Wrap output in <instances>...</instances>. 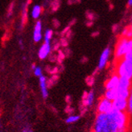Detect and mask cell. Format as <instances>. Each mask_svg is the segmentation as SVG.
<instances>
[{
  "instance_id": "8fae6325",
  "label": "cell",
  "mask_w": 132,
  "mask_h": 132,
  "mask_svg": "<svg viewBox=\"0 0 132 132\" xmlns=\"http://www.w3.org/2000/svg\"><path fill=\"white\" fill-rule=\"evenodd\" d=\"M39 87H40L41 94L44 98H47L48 96V86H47V79L46 77L42 75L39 77Z\"/></svg>"
},
{
  "instance_id": "4fadbf2b",
  "label": "cell",
  "mask_w": 132,
  "mask_h": 132,
  "mask_svg": "<svg viewBox=\"0 0 132 132\" xmlns=\"http://www.w3.org/2000/svg\"><path fill=\"white\" fill-rule=\"evenodd\" d=\"M105 98H106L107 100L113 102L114 100L118 97V93H117V89H106L104 94L103 96Z\"/></svg>"
},
{
  "instance_id": "277c9868",
  "label": "cell",
  "mask_w": 132,
  "mask_h": 132,
  "mask_svg": "<svg viewBox=\"0 0 132 132\" xmlns=\"http://www.w3.org/2000/svg\"><path fill=\"white\" fill-rule=\"evenodd\" d=\"M112 110H113L112 102L107 100L104 97H102L97 104V114H108Z\"/></svg>"
},
{
  "instance_id": "d6986e66",
  "label": "cell",
  "mask_w": 132,
  "mask_h": 132,
  "mask_svg": "<svg viewBox=\"0 0 132 132\" xmlns=\"http://www.w3.org/2000/svg\"><path fill=\"white\" fill-rule=\"evenodd\" d=\"M124 60H127V61H131L132 62V48L127 52V53L124 56V57L122 58Z\"/></svg>"
},
{
  "instance_id": "8992f818",
  "label": "cell",
  "mask_w": 132,
  "mask_h": 132,
  "mask_svg": "<svg viewBox=\"0 0 132 132\" xmlns=\"http://www.w3.org/2000/svg\"><path fill=\"white\" fill-rule=\"evenodd\" d=\"M113 109L118 111H127V99H123L121 97H117L115 100L112 102Z\"/></svg>"
},
{
  "instance_id": "ba28073f",
  "label": "cell",
  "mask_w": 132,
  "mask_h": 132,
  "mask_svg": "<svg viewBox=\"0 0 132 132\" xmlns=\"http://www.w3.org/2000/svg\"><path fill=\"white\" fill-rule=\"evenodd\" d=\"M132 81L127 77H119V83L117 87L118 91L128 90L130 89Z\"/></svg>"
},
{
  "instance_id": "5bb4252c",
  "label": "cell",
  "mask_w": 132,
  "mask_h": 132,
  "mask_svg": "<svg viewBox=\"0 0 132 132\" xmlns=\"http://www.w3.org/2000/svg\"><path fill=\"white\" fill-rule=\"evenodd\" d=\"M40 13H41V7L39 5H35L34 7L32 9V11H31L32 18L38 19L39 17V15H40Z\"/></svg>"
},
{
  "instance_id": "e0dca14e",
  "label": "cell",
  "mask_w": 132,
  "mask_h": 132,
  "mask_svg": "<svg viewBox=\"0 0 132 132\" xmlns=\"http://www.w3.org/2000/svg\"><path fill=\"white\" fill-rule=\"evenodd\" d=\"M127 114L132 116V94H130L129 97L127 98Z\"/></svg>"
},
{
  "instance_id": "6da1fadb",
  "label": "cell",
  "mask_w": 132,
  "mask_h": 132,
  "mask_svg": "<svg viewBox=\"0 0 132 132\" xmlns=\"http://www.w3.org/2000/svg\"><path fill=\"white\" fill-rule=\"evenodd\" d=\"M118 127L109 114H97L93 132H117Z\"/></svg>"
},
{
  "instance_id": "603a6c76",
  "label": "cell",
  "mask_w": 132,
  "mask_h": 132,
  "mask_svg": "<svg viewBox=\"0 0 132 132\" xmlns=\"http://www.w3.org/2000/svg\"><path fill=\"white\" fill-rule=\"evenodd\" d=\"M23 132H31V130H29V129H25V130H23Z\"/></svg>"
},
{
  "instance_id": "9c48e42d",
  "label": "cell",
  "mask_w": 132,
  "mask_h": 132,
  "mask_svg": "<svg viewBox=\"0 0 132 132\" xmlns=\"http://www.w3.org/2000/svg\"><path fill=\"white\" fill-rule=\"evenodd\" d=\"M42 23L40 20H38L36 23L34 31H33V40L35 42H39L42 39Z\"/></svg>"
},
{
  "instance_id": "44dd1931",
  "label": "cell",
  "mask_w": 132,
  "mask_h": 132,
  "mask_svg": "<svg viewBox=\"0 0 132 132\" xmlns=\"http://www.w3.org/2000/svg\"><path fill=\"white\" fill-rule=\"evenodd\" d=\"M132 6V0H128V3H127V6L128 7H130Z\"/></svg>"
},
{
  "instance_id": "7c38bea8",
  "label": "cell",
  "mask_w": 132,
  "mask_h": 132,
  "mask_svg": "<svg viewBox=\"0 0 132 132\" xmlns=\"http://www.w3.org/2000/svg\"><path fill=\"white\" fill-rule=\"evenodd\" d=\"M94 101V93L93 90H90L88 93H85L83 97V105L85 107L91 106Z\"/></svg>"
},
{
  "instance_id": "ac0fdd59",
  "label": "cell",
  "mask_w": 132,
  "mask_h": 132,
  "mask_svg": "<svg viewBox=\"0 0 132 132\" xmlns=\"http://www.w3.org/2000/svg\"><path fill=\"white\" fill-rule=\"evenodd\" d=\"M33 71H34L35 76H36L38 77H39L40 76L43 75V73H42V69L40 67H39V66H36V67L34 69H33Z\"/></svg>"
},
{
  "instance_id": "5b68a950",
  "label": "cell",
  "mask_w": 132,
  "mask_h": 132,
  "mask_svg": "<svg viewBox=\"0 0 132 132\" xmlns=\"http://www.w3.org/2000/svg\"><path fill=\"white\" fill-rule=\"evenodd\" d=\"M110 54H111V48L110 47L105 48L103 50V52H102V54L100 56V58H99V61L97 64V69L99 70L105 69V67L106 66L107 62L109 61Z\"/></svg>"
},
{
  "instance_id": "2e32d148",
  "label": "cell",
  "mask_w": 132,
  "mask_h": 132,
  "mask_svg": "<svg viewBox=\"0 0 132 132\" xmlns=\"http://www.w3.org/2000/svg\"><path fill=\"white\" fill-rule=\"evenodd\" d=\"M52 35H53L52 30H51V29L46 30L45 34H44V42L50 44V41H51V39L52 37Z\"/></svg>"
},
{
  "instance_id": "7a4b0ae2",
  "label": "cell",
  "mask_w": 132,
  "mask_h": 132,
  "mask_svg": "<svg viewBox=\"0 0 132 132\" xmlns=\"http://www.w3.org/2000/svg\"><path fill=\"white\" fill-rule=\"evenodd\" d=\"M132 48V39H129L124 36H122L117 43L114 56L117 60H121L127 52Z\"/></svg>"
},
{
  "instance_id": "d4e9b609",
  "label": "cell",
  "mask_w": 132,
  "mask_h": 132,
  "mask_svg": "<svg viewBox=\"0 0 132 132\" xmlns=\"http://www.w3.org/2000/svg\"><path fill=\"white\" fill-rule=\"evenodd\" d=\"M129 28H130V30H132V23H131V25H130V27H129Z\"/></svg>"
},
{
  "instance_id": "30bf717a",
  "label": "cell",
  "mask_w": 132,
  "mask_h": 132,
  "mask_svg": "<svg viewBox=\"0 0 132 132\" xmlns=\"http://www.w3.org/2000/svg\"><path fill=\"white\" fill-rule=\"evenodd\" d=\"M51 52V45L48 43H44L42 44V46L40 47L38 52V56L39 58L41 59V60H44L46 57L48 56V54L50 53Z\"/></svg>"
},
{
  "instance_id": "3957f363",
  "label": "cell",
  "mask_w": 132,
  "mask_h": 132,
  "mask_svg": "<svg viewBox=\"0 0 132 132\" xmlns=\"http://www.w3.org/2000/svg\"><path fill=\"white\" fill-rule=\"evenodd\" d=\"M116 74L119 77H127L132 81V62L121 59L117 66Z\"/></svg>"
},
{
  "instance_id": "9a60e30c",
  "label": "cell",
  "mask_w": 132,
  "mask_h": 132,
  "mask_svg": "<svg viewBox=\"0 0 132 132\" xmlns=\"http://www.w3.org/2000/svg\"><path fill=\"white\" fill-rule=\"evenodd\" d=\"M79 119H80V116L79 115H70L65 119V122L67 124H72L77 122Z\"/></svg>"
},
{
  "instance_id": "cb8c5ba5",
  "label": "cell",
  "mask_w": 132,
  "mask_h": 132,
  "mask_svg": "<svg viewBox=\"0 0 132 132\" xmlns=\"http://www.w3.org/2000/svg\"><path fill=\"white\" fill-rule=\"evenodd\" d=\"M130 93L132 94V83H131V86H130Z\"/></svg>"
},
{
  "instance_id": "52a82bcc",
  "label": "cell",
  "mask_w": 132,
  "mask_h": 132,
  "mask_svg": "<svg viewBox=\"0 0 132 132\" xmlns=\"http://www.w3.org/2000/svg\"><path fill=\"white\" fill-rule=\"evenodd\" d=\"M118 83H119V76L116 73H114L105 83V90L117 89Z\"/></svg>"
},
{
  "instance_id": "7402d4cb",
  "label": "cell",
  "mask_w": 132,
  "mask_h": 132,
  "mask_svg": "<svg viewBox=\"0 0 132 132\" xmlns=\"http://www.w3.org/2000/svg\"><path fill=\"white\" fill-rule=\"evenodd\" d=\"M19 45H20L21 46V48H23V41H22V39H20V40H19Z\"/></svg>"
},
{
  "instance_id": "ffe728a7",
  "label": "cell",
  "mask_w": 132,
  "mask_h": 132,
  "mask_svg": "<svg viewBox=\"0 0 132 132\" xmlns=\"http://www.w3.org/2000/svg\"><path fill=\"white\" fill-rule=\"evenodd\" d=\"M124 37H126V38H127V39H132V30H130V29L128 28V30H127V33H126V35H125Z\"/></svg>"
}]
</instances>
